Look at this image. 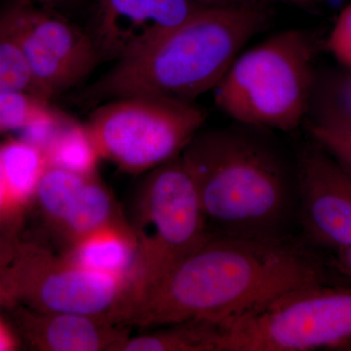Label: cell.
I'll return each instance as SVG.
<instances>
[{
    "instance_id": "1",
    "label": "cell",
    "mask_w": 351,
    "mask_h": 351,
    "mask_svg": "<svg viewBox=\"0 0 351 351\" xmlns=\"http://www.w3.org/2000/svg\"><path fill=\"white\" fill-rule=\"evenodd\" d=\"M323 254L302 237L265 241L212 232L135 300L123 324L203 320L226 326L292 289L346 284Z\"/></svg>"
},
{
    "instance_id": "2",
    "label": "cell",
    "mask_w": 351,
    "mask_h": 351,
    "mask_svg": "<svg viewBox=\"0 0 351 351\" xmlns=\"http://www.w3.org/2000/svg\"><path fill=\"white\" fill-rule=\"evenodd\" d=\"M247 128L199 131L182 152L208 226L265 241L301 237L295 168Z\"/></svg>"
},
{
    "instance_id": "3",
    "label": "cell",
    "mask_w": 351,
    "mask_h": 351,
    "mask_svg": "<svg viewBox=\"0 0 351 351\" xmlns=\"http://www.w3.org/2000/svg\"><path fill=\"white\" fill-rule=\"evenodd\" d=\"M267 20L258 3L197 7L151 45L117 61L80 99L95 104L149 96L193 104L218 86Z\"/></svg>"
},
{
    "instance_id": "4",
    "label": "cell",
    "mask_w": 351,
    "mask_h": 351,
    "mask_svg": "<svg viewBox=\"0 0 351 351\" xmlns=\"http://www.w3.org/2000/svg\"><path fill=\"white\" fill-rule=\"evenodd\" d=\"M313 60V43L304 32L274 34L239 54L215 88V103L241 125L294 130L308 114Z\"/></svg>"
},
{
    "instance_id": "5",
    "label": "cell",
    "mask_w": 351,
    "mask_h": 351,
    "mask_svg": "<svg viewBox=\"0 0 351 351\" xmlns=\"http://www.w3.org/2000/svg\"><path fill=\"white\" fill-rule=\"evenodd\" d=\"M130 226L138 248L132 304L212 233L181 154L145 176L136 195Z\"/></svg>"
},
{
    "instance_id": "6",
    "label": "cell",
    "mask_w": 351,
    "mask_h": 351,
    "mask_svg": "<svg viewBox=\"0 0 351 351\" xmlns=\"http://www.w3.org/2000/svg\"><path fill=\"white\" fill-rule=\"evenodd\" d=\"M225 328L221 351H341L351 341V285L292 289Z\"/></svg>"
},
{
    "instance_id": "7",
    "label": "cell",
    "mask_w": 351,
    "mask_h": 351,
    "mask_svg": "<svg viewBox=\"0 0 351 351\" xmlns=\"http://www.w3.org/2000/svg\"><path fill=\"white\" fill-rule=\"evenodd\" d=\"M203 122L193 104L134 96L106 101L87 126L101 157L141 174L180 156Z\"/></svg>"
},
{
    "instance_id": "8",
    "label": "cell",
    "mask_w": 351,
    "mask_h": 351,
    "mask_svg": "<svg viewBox=\"0 0 351 351\" xmlns=\"http://www.w3.org/2000/svg\"><path fill=\"white\" fill-rule=\"evenodd\" d=\"M0 27L19 46L39 96L51 97L84 80L100 61L91 34L46 7L2 0Z\"/></svg>"
},
{
    "instance_id": "9",
    "label": "cell",
    "mask_w": 351,
    "mask_h": 351,
    "mask_svg": "<svg viewBox=\"0 0 351 351\" xmlns=\"http://www.w3.org/2000/svg\"><path fill=\"white\" fill-rule=\"evenodd\" d=\"M15 279L18 290L41 313L82 314L119 325L132 295L130 281L85 269L44 249L27 256Z\"/></svg>"
},
{
    "instance_id": "10",
    "label": "cell",
    "mask_w": 351,
    "mask_h": 351,
    "mask_svg": "<svg viewBox=\"0 0 351 351\" xmlns=\"http://www.w3.org/2000/svg\"><path fill=\"white\" fill-rule=\"evenodd\" d=\"M295 173L302 239L326 254L351 246V176L316 142L299 154Z\"/></svg>"
},
{
    "instance_id": "11",
    "label": "cell",
    "mask_w": 351,
    "mask_h": 351,
    "mask_svg": "<svg viewBox=\"0 0 351 351\" xmlns=\"http://www.w3.org/2000/svg\"><path fill=\"white\" fill-rule=\"evenodd\" d=\"M199 6L191 0H98L91 36L101 59L119 61L151 45Z\"/></svg>"
},
{
    "instance_id": "12",
    "label": "cell",
    "mask_w": 351,
    "mask_h": 351,
    "mask_svg": "<svg viewBox=\"0 0 351 351\" xmlns=\"http://www.w3.org/2000/svg\"><path fill=\"white\" fill-rule=\"evenodd\" d=\"M29 327L34 345L48 351H117L129 337L123 325L82 314L38 311Z\"/></svg>"
},
{
    "instance_id": "13",
    "label": "cell",
    "mask_w": 351,
    "mask_h": 351,
    "mask_svg": "<svg viewBox=\"0 0 351 351\" xmlns=\"http://www.w3.org/2000/svg\"><path fill=\"white\" fill-rule=\"evenodd\" d=\"M85 269L126 279L134 294L138 270L137 239L130 225L121 221L92 232L69 247L64 254Z\"/></svg>"
},
{
    "instance_id": "14",
    "label": "cell",
    "mask_w": 351,
    "mask_h": 351,
    "mask_svg": "<svg viewBox=\"0 0 351 351\" xmlns=\"http://www.w3.org/2000/svg\"><path fill=\"white\" fill-rule=\"evenodd\" d=\"M226 336L223 324L189 320L158 327L147 334L127 338L117 351H221Z\"/></svg>"
},
{
    "instance_id": "15",
    "label": "cell",
    "mask_w": 351,
    "mask_h": 351,
    "mask_svg": "<svg viewBox=\"0 0 351 351\" xmlns=\"http://www.w3.org/2000/svg\"><path fill=\"white\" fill-rule=\"evenodd\" d=\"M123 221L108 189L96 178L88 177L56 232L69 247L104 226Z\"/></svg>"
},
{
    "instance_id": "16",
    "label": "cell",
    "mask_w": 351,
    "mask_h": 351,
    "mask_svg": "<svg viewBox=\"0 0 351 351\" xmlns=\"http://www.w3.org/2000/svg\"><path fill=\"white\" fill-rule=\"evenodd\" d=\"M309 123L351 133V69H334L315 75Z\"/></svg>"
},
{
    "instance_id": "17",
    "label": "cell",
    "mask_w": 351,
    "mask_h": 351,
    "mask_svg": "<svg viewBox=\"0 0 351 351\" xmlns=\"http://www.w3.org/2000/svg\"><path fill=\"white\" fill-rule=\"evenodd\" d=\"M0 162L14 204L25 202L36 195L39 181L48 167L45 152L22 138L0 147Z\"/></svg>"
},
{
    "instance_id": "18",
    "label": "cell",
    "mask_w": 351,
    "mask_h": 351,
    "mask_svg": "<svg viewBox=\"0 0 351 351\" xmlns=\"http://www.w3.org/2000/svg\"><path fill=\"white\" fill-rule=\"evenodd\" d=\"M48 165L83 176L95 175L101 158L87 125L68 119L45 149Z\"/></svg>"
},
{
    "instance_id": "19",
    "label": "cell",
    "mask_w": 351,
    "mask_h": 351,
    "mask_svg": "<svg viewBox=\"0 0 351 351\" xmlns=\"http://www.w3.org/2000/svg\"><path fill=\"white\" fill-rule=\"evenodd\" d=\"M90 176L76 174L49 166L44 171L36 189V197L46 218L55 230L61 225Z\"/></svg>"
},
{
    "instance_id": "20",
    "label": "cell",
    "mask_w": 351,
    "mask_h": 351,
    "mask_svg": "<svg viewBox=\"0 0 351 351\" xmlns=\"http://www.w3.org/2000/svg\"><path fill=\"white\" fill-rule=\"evenodd\" d=\"M58 112L48 100L27 92L0 93V133L21 131L25 127Z\"/></svg>"
},
{
    "instance_id": "21",
    "label": "cell",
    "mask_w": 351,
    "mask_h": 351,
    "mask_svg": "<svg viewBox=\"0 0 351 351\" xmlns=\"http://www.w3.org/2000/svg\"><path fill=\"white\" fill-rule=\"evenodd\" d=\"M2 92H27L40 97L19 46L0 27V93Z\"/></svg>"
},
{
    "instance_id": "22",
    "label": "cell",
    "mask_w": 351,
    "mask_h": 351,
    "mask_svg": "<svg viewBox=\"0 0 351 351\" xmlns=\"http://www.w3.org/2000/svg\"><path fill=\"white\" fill-rule=\"evenodd\" d=\"M314 142L320 145L351 176V133L308 124Z\"/></svg>"
},
{
    "instance_id": "23",
    "label": "cell",
    "mask_w": 351,
    "mask_h": 351,
    "mask_svg": "<svg viewBox=\"0 0 351 351\" xmlns=\"http://www.w3.org/2000/svg\"><path fill=\"white\" fill-rule=\"evenodd\" d=\"M327 44L337 61L343 68L351 69V3L339 14Z\"/></svg>"
},
{
    "instance_id": "24",
    "label": "cell",
    "mask_w": 351,
    "mask_h": 351,
    "mask_svg": "<svg viewBox=\"0 0 351 351\" xmlns=\"http://www.w3.org/2000/svg\"><path fill=\"white\" fill-rule=\"evenodd\" d=\"M330 263L335 272L351 285V246L330 254Z\"/></svg>"
},
{
    "instance_id": "25",
    "label": "cell",
    "mask_w": 351,
    "mask_h": 351,
    "mask_svg": "<svg viewBox=\"0 0 351 351\" xmlns=\"http://www.w3.org/2000/svg\"><path fill=\"white\" fill-rule=\"evenodd\" d=\"M195 3L198 2V5L209 7H225L243 5V4L258 3V0H191Z\"/></svg>"
},
{
    "instance_id": "26",
    "label": "cell",
    "mask_w": 351,
    "mask_h": 351,
    "mask_svg": "<svg viewBox=\"0 0 351 351\" xmlns=\"http://www.w3.org/2000/svg\"><path fill=\"white\" fill-rule=\"evenodd\" d=\"M13 201L11 199L8 189H7L5 177H4L1 162H0V212L8 209L9 207L13 206Z\"/></svg>"
},
{
    "instance_id": "27",
    "label": "cell",
    "mask_w": 351,
    "mask_h": 351,
    "mask_svg": "<svg viewBox=\"0 0 351 351\" xmlns=\"http://www.w3.org/2000/svg\"><path fill=\"white\" fill-rule=\"evenodd\" d=\"M17 1L27 2V3L36 4V5L53 9L54 7L69 3L71 0H17Z\"/></svg>"
},
{
    "instance_id": "28",
    "label": "cell",
    "mask_w": 351,
    "mask_h": 351,
    "mask_svg": "<svg viewBox=\"0 0 351 351\" xmlns=\"http://www.w3.org/2000/svg\"><path fill=\"white\" fill-rule=\"evenodd\" d=\"M13 341L9 336L8 332L4 329L3 326L0 324V351L8 350L12 348Z\"/></svg>"
},
{
    "instance_id": "29",
    "label": "cell",
    "mask_w": 351,
    "mask_h": 351,
    "mask_svg": "<svg viewBox=\"0 0 351 351\" xmlns=\"http://www.w3.org/2000/svg\"><path fill=\"white\" fill-rule=\"evenodd\" d=\"M341 351H351V341L348 345L343 346Z\"/></svg>"
}]
</instances>
